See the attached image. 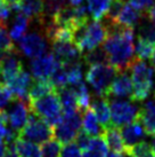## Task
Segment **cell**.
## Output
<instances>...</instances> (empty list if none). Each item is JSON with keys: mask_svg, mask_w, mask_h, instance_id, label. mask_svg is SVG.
<instances>
[{"mask_svg": "<svg viewBox=\"0 0 155 157\" xmlns=\"http://www.w3.org/2000/svg\"><path fill=\"white\" fill-rule=\"evenodd\" d=\"M31 20L23 13L16 14V16L14 18L10 30H9V36L14 40H20L26 35V31L30 26Z\"/></svg>", "mask_w": 155, "mask_h": 157, "instance_id": "cb8c5ba5", "label": "cell"}, {"mask_svg": "<svg viewBox=\"0 0 155 157\" xmlns=\"http://www.w3.org/2000/svg\"><path fill=\"white\" fill-rule=\"evenodd\" d=\"M29 105L25 102L15 99L10 109L6 111L8 117V124L12 130L17 134H20V132L24 128L29 121Z\"/></svg>", "mask_w": 155, "mask_h": 157, "instance_id": "7c38bea8", "label": "cell"}, {"mask_svg": "<svg viewBox=\"0 0 155 157\" xmlns=\"http://www.w3.org/2000/svg\"><path fill=\"white\" fill-rule=\"evenodd\" d=\"M16 51L13 39L6 30V26L0 25V55Z\"/></svg>", "mask_w": 155, "mask_h": 157, "instance_id": "8d00e7d4", "label": "cell"}, {"mask_svg": "<svg viewBox=\"0 0 155 157\" xmlns=\"http://www.w3.org/2000/svg\"><path fill=\"white\" fill-rule=\"evenodd\" d=\"M0 68H1L0 77L5 85H8L23 70V62L18 56L17 49L0 55Z\"/></svg>", "mask_w": 155, "mask_h": 157, "instance_id": "9c48e42d", "label": "cell"}, {"mask_svg": "<svg viewBox=\"0 0 155 157\" xmlns=\"http://www.w3.org/2000/svg\"><path fill=\"white\" fill-rule=\"evenodd\" d=\"M52 131H54V138L55 140H57L60 144H73V141H75L77 139L78 133L81 131L77 130L75 127H73L71 124H69L65 121L62 122L56 125L55 127H52Z\"/></svg>", "mask_w": 155, "mask_h": 157, "instance_id": "ac0fdd59", "label": "cell"}, {"mask_svg": "<svg viewBox=\"0 0 155 157\" xmlns=\"http://www.w3.org/2000/svg\"><path fill=\"white\" fill-rule=\"evenodd\" d=\"M49 82L52 84L55 90H60V88H65L67 87L69 85V82H67V72H66V69L65 67L59 63L58 67H57L55 71L52 74L50 78H49Z\"/></svg>", "mask_w": 155, "mask_h": 157, "instance_id": "d6a6232c", "label": "cell"}, {"mask_svg": "<svg viewBox=\"0 0 155 157\" xmlns=\"http://www.w3.org/2000/svg\"><path fill=\"white\" fill-rule=\"evenodd\" d=\"M90 109L94 111L98 122L102 124L104 128L111 125V109L108 100L104 98H96L91 101Z\"/></svg>", "mask_w": 155, "mask_h": 157, "instance_id": "d6986e66", "label": "cell"}, {"mask_svg": "<svg viewBox=\"0 0 155 157\" xmlns=\"http://www.w3.org/2000/svg\"><path fill=\"white\" fill-rule=\"evenodd\" d=\"M106 157H123V155L122 154H115V153H111L108 154Z\"/></svg>", "mask_w": 155, "mask_h": 157, "instance_id": "f907efd6", "label": "cell"}, {"mask_svg": "<svg viewBox=\"0 0 155 157\" xmlns=\"http://www.w3.org/2000/svg\"><path fill=\"white\" fill-rule=\"evenodd\" d=\"M60 62L54 56V54H45L37 57L31 62V72L37 80H49L52 74L55 71Z\"/></svg>", "mask_w": 155, "mask_h": 157, "instance_id": "30bf717a", "label": "cell"}, {"mask_svg": "<svg viewBox=\"0 0 155 157\" xmlns=\"http://www.w3.org/2000/svg\"><path fill=\"white\" fill-rule=\"evenodd\" d=\"M147 135H155V99L147 100L139 109L138 118Z\"/></svg>", "mask_w": 155, "mask_h": 157, "instance_id": "2e32d148", "label": "cell"}, {"mask_svg": "<svg viewBox=\"0 0 155 157\" xmlns=\"http://www.w3.org/2000/svg\"><path fill=\"white\" fill-rule=\"evenodd\" d=\"M4 157H21L18 155V153L16 151V149L14 146H10V147H7L6 148V153H5Z\"/></svg>", "mask_w": 155, "mask_h": 157, "instance_id": "f6af8a7d", "label": "cell"}, {"mask_svg": "<svg viewBox=\"0 0 155 157\" xmlns=\"http://www.w3.org/2000/svg\"><path fill=\"white\" fill-rule=\"evenodd\" d=\"M151 62H152V66H153V68L155 69V52L151 57Z\"/></svg>", "mask_w": 155, "mask_h": 157, "instance_id": "f5cc1de1", "label": "cell"}, {"mask_svg": "<svg viewBox=\"0 0 155 157\" xmlns=\"http://www.w3.org/2000/svg\"><path fill=\"white\" fill-rule=\"evenodd\" d=\"M54 91H56V90L54 88L49 80H37L32 84V86L29 90V100L30 102L35 101Z\"/></svg>", "mask_w": 155, "mask_h": 157, "instance_id": "f1b7e54d", "label": "cell"}, {"mask_svg": "<svg viewBox=\"0 0 155 157\" xmlns=\"http://www.w3.org/2000/svg\"><path fill=\"white\" fill-rule=\"evenodd\" d=\"M152 148L155 153V135H153V139H152Z\"/></svg>", "mask_w": 155, "mask_h": 157, "instance_id": "db71d44e", "label": "cell"}, {"mask_svg": "<svg viewBox=\"0 0 155 157\" xmlns=\"http://www.w3.org/2000/svg\"><path fill=\"white\" fill-rule=\"evenodd\" d=\"M111 125L116 128L129 125L138 118L139 109L137 105L125 100H111Z\"/></svg>", "mask_w": 155, "mask_h": 157, "instance_id": "8992f818", "label": "cell"}, {"mask_svg": "<svg viewBox=\"0 0 155 157\" xmlns=\"http://www.w3.org/2000/svg\"><path fill=\"white\" fill-rule=\"evenodd\" d=\"M60 157H82L81 149L75 144H69L64 146L60 151Z\"/></svg>", "mask_w": 155, "mask_h": 157, "instance_id": "b9f144b4", "label": "cell"}, {"mask_svg": "<svg viewBox=\"0 0 155 157\" xmlns=\"http://www.w3.org/2000/svg\"><path fill=\"white\" fill-rule=\"evenodd\" d=\"M91 142V138L89 135L85 133V132L80 131L77 135V139H75V144H77L79 148L83 150V151H87L89 149V146H90Z\"/></svg>", "mask_w": 155, "mask_h": 157, "instance_id": "ee69618b", "label": "cell"}, {"mask_svg": "<svg viewBox=\"0 0 155 157\" xmlns=\"http://www.w3.org/2000/svg\"><path fill=\"white\" fill-rule=\"evenodd\" d=\"M71 6H73V7H78V6H80L82 5V2L85 1V0H69Z\"/></svg>", "mask_w": 155, "mask_h": 157, "instance_id": "c3c4849f", "label": "cell"}, {"mask_svg": "<svg viewBox=\"0 0 155 157\" xmlns=\"http://www.w3.org/2000/svg\"><path fill=\"white\" fill-rule=\"evenodd\" d=\"M56 92L58 94V98H59L63 113H72L79 111L77 98H75V95H74V93L72 92L71 88H60V90H56Z\"/></svg>", "mask_w": 155, "mask_h": 157, "instance_id": "d4e9b609", "label": "cell"}, {"mask_svg": "<svg viewBox=\"0 0 155 157\" xmlns=\"http://www.w3.org/2000/svg\"><path fill=\"white\" fill-rule=\"evenodd\" d=\"M120 132L122 140H123V144H124L125 151L131 147H134L135 144L142 142V139L147 135L144 127H142V123L138 119H136L135 122H132L129 125L121 127Z\"/></svg>", "mask_w": 155, "mask_h": 157, "instance_id": "9a60e30c", "label": "cell"}, {"mask_svg": "<svg viewBox=\"0 0 155 157\" xmlns=\"http://www.w3.org/2000/svg\"><path fill=\"white\" fill-rule=\"evenodd\" d=\"M0 75H1V68H0Z\"/></svg>", "mask_w": 155, "mask_h": 157, "instance_id": "11a10c76", "label": "cell"}, {"mask_svg": "<svg viewBox=\"0 0 155 157\" xmlns=\"http://www.w3.org/2000/svg\"><path fill=\"white\" fill-rule=\"evenodd\" d=\"M112 0H87V8L89 12V15L95 21H99L105 17L107 13L110 4Z\"/></svg>", "mask_w": 155, "mask_h": 157, "instance_id": "83f0119b", "label": "cell"}, {"mask_svg": "<svg viewBox=\"0 0 155 157\" xmlns=\"http://www.w3.org/2000/svg\"><path fill=\"white\" fill-rule=\"evenodd\" d=\"M14 147L21 157H42L41 155V148L38 144L25 141V140L17 138Z\"/></svg>", "mask_w": 155, "mask_h": 157, "instance_id": "4316f807", "label": "cell"}, {"mask_svg": "<svg viewBox=\"0 0 155 157\" xmlns=\"http://www.w3.org/2000/svg\"><path fill=\"white\" fill-rule=\"evenodd\" d=\"M103 138L106 144H107V148L111 149L112 153H125V147L124 144H123V140H122V136H121L120 128H116V127L110 125L108 127L105 128Z\"/></svg>", "mask_w": 155, "mask_h": 157, "instance_id": "ffe728a7", "label": "cell"}, {"mask_svg": "<svg viewBox=\"0 0 155 157\" xmlns=\"http://www.w3.org/2000/svg\"><path fill=\"white\" fill-rule=\"evenodd\" d=\"M89 151L100 155L103 157H106L108 155V148L107 144L105 142L103 136H97V138H91V142L89 146Z\"/></svg>", "mask_w": 155, "mask_h": 157, "instance_id": "f35d334b", "label": "cell"}, {"mask_svg": "<svg viewBox=\"0 0 155 157\" xmlns=\"http://www.w3.org/2000/svg\"><path fill=\"white\" fill-rule=\"evenodd\" d=\"M131 80L134 93L131 100L134 102H142L146 100L154 87V71L145 62L136 61L131 67Z\"/></svg>", "mask_w": 155, "mask_h": 157, "instance_id": "3957f363", "label": "cell"}, {"mask_svg": "<svg viewBox=\"0 0 155 157\" xmlns=\"http://www.w3.org/2000/svg\"><path fill=\"white\" fill-rule=\"evenodd\" d=\"M52 22L58 28L73 30L75 26V8L73 6H64L52 17Z\"/></svg>", "mask_w": 155, "mask_h": 157, "instance_id": "7402d4cb", "label": "cell"}, {"mask_svg": "<svg viewBox=\"0 0 155 157\" xmlns=\"http://www.w3.org/2000/svg\"><path fill=\"white\" fill-rule=\"evenodd\" d=\"M52 54L63 66H70L80 62L82 57L81 52L72 41L67 43H52Z\"/></svg>", "mask_w": 155, "mask_h": 157, "instance_id": "8fae6325", "label": "cell"}, {"mask_svg": "<svg viewBox=\"0 0 155 157\" xmlns=\"http://www.w3.org/2000/svg\"><path fill=\"white\" fill-rule=\"evenodd\" d=\"M82 157H103V156H100V155H97V154L92 153V151L87 150V151H85V154L82 155Z\"/></svg>", "mask_w": 155, "mask_h": 157, "instance_id": "7dc6e473", "label": "cell"}, {"mask_svg": "<svg viewBox=\"0 0 155 157\" xmlns=\"http://www.w3.org/2000/svg\"><path fill=\"white\" fill-rule=\"evenodd\" d=\"M82 131L87 133L89 136L97 138V136H103L105 128L102 126V124L98 122L94 111L89 108L83 113L82 116Z\"/></svg>", "mask_w": 155, "mask_h": 157, "instance_id": "e0dca14e", "label": "cell"}, {"mask_svg": "<svg viewBox=\"0 0 155 157\" xmlns=\"http://www.w3.org/2000/svg\"><path fill=\"white\" fill-rule=\"evenodd\" d=\"M106 38H107V29L105 24L99 21H94L88 23L85 36L80 41V44L77 45V47L81 52V54H83L99 47L100 44L105 43Z\"/></svg>", "mask_w": 155, "mask_h": 157, "instance_id": "52a82bcc", "label": "cell"}, {"mask_svg": "<svg viewBox=\"0 0 155 157\" xmlns=\"http://www.w3.org/2000/svg\"><path fill=\"white\" fill-rule=\"evenodd\" d=\"M124 0H112L106 15H105V20H106V24H111V23H116L117 18L120 16L122 9L124 7Z\"/></svg>", "mask_w": 155, "mask_h": 157, "instance_id": "e575fe53", "label": "cell"}, {"mask_svg": "<svg viewBox=\"0 0 155 157\" xmlns=\"http://www.w3.org/2000/svg\"><path fill=\"white\" fill-rule=\"evenodd\" d=\"M63 1H64V0H63Z\"/></svg>", "mask_w": 155, "mask_h": 157, "instance_id": "9f6ffc18", "label": "cell"}, {"mask_svg": "<svg viewBox=\"0 0 155 157\" xmlns=\"http://www.w3.org/2000/svg\"><path fill=\"white\" fill-rule=\"evenodd\" d=\"M5 153H6V146L4 142H0V157H4Z\"/></svg>", "mask_w": 155, "mask_h": 157, "instance_id": "681fc988", "label": "cell"}, {"mask_svg": "<svg viewBox=\"0 0 155 157\" xmlns=\"http://www.w3.org/2000/svg\"><path fill=\"white\" fill-rule=\"evenodd\" d=\"M82 60L88 66H97V64H106L108 63L107 54L103 47H97L92 51H89L82 54Z\"/></svg>", "mask_w": 155, "mask_h": 157, "instance_id": "f546056e", "label": "cell"}, {"mask_svg": "<svg viewBox=\"0 0 155 157\" xmlns=\"http://www.w3.org/2000/svg\"><path fill=\"white\" fill-rule=\"evenodd\" d=\"M142 16H144L142 13H140L136 8H134L130 4H125L116 23L122 26H125V28L134 29L136 26L138 28Z\"/></svg>", "mask_w": 155, "mask_h": 157, "instance_id": "44dd1931", "label": "cell"}, {"mask_svg": "<svg viewBox=\"0 0 155 157\" xmlns=\"http://www.w3.org/2000/svg\"><path fill=\"white\" fill-rule=\"evenodd\" d=\"M147 17L151 20V22H153L155 24V0H154V4L152 6L150 10L147 12Z\"/></svg>", "mask_w": 155, "mask_h": 157, "instance_id": "bcb514c9", "label": "cell"}, {"mask_svg": "<svg viewBox=\"0 0 155 157\" xmlns=\"http://www.w3.org/2000/svg\"><path fill=\"white\" fill-rule=\"evenodd\" d=\"M70 88L72 90V92L77 98L78 107H79L80 113H85L87 109H89L91 105V95L86 84L82 82L75 86H71Z\"/></svg>", "mask_w": 155, "mask_h": 157, "instance_id": "484cf974", "label": "cell"}, {"mask_svg": "<svg viewBox=\"0 0 155 157\" xmlns=\"http://www.w3.org/2000/svg\"><path fill=\"white\" fill-rule=\"evenodd\" d=\"M134 8H136L137 10H139L140 13L146 14L150 8H151L153 4H154V0H130L129 2Z\"/></svg>", "mask_w": 155, "mask_h": 157, "instance_id": "7bdbcfd3", "label": "cell"}, {"mask_svg": "<svg viewBox=\"0 0 155 157\" xmlns=\"http://www.w3.org/2000/svg\"><path fill=\"white\" fill-rule=\"evenodd\" d=\"M52 136H54L52 127L32 113L29 116L26 125L18 134V138L35 144H43L45 142L52 140Z\"/></svg>", "mask_w": 155, "mask_h": 157, "instance_id": "5b68a950", "label": "cell"}, {"mask_svg": "<svg viewBox=\"0 0 155 157\" xmlns=\"http://www.w3.org/2000/svg\"><path fill=\"white\" fill-rule=\"evenodd\" d=\"M12 5L7 0H0V25H6L12 15Z\"/></svg>", "mask_w": 155, "mask_h": 157, "instance_id": "60d3db41", "label": "cell"}, {"mask_svg": "<svg viewBox=\"0 0 155 157\" xmlns=\"http://www.w3.org/2000/svg\"><path fill=\"white\" fill-rule=\"evenodd\" d=\"M62 151V146L55 139H52L45 142L41 147V155L42 157H59Z\"/></svg>", "mask_w": 155, "mask_h": 157, "instance_id": "74e56055", "label": "cell"}, {"mask_svg": "<svg viewBox=\"0 0 155 157\" xmlns=\"http://www.w3.org/2000/svg\"><path fill=\"white\" fill-rule=\"evenodd\" d=\"M107 38L103 48L107 54L108 63L117 71L124 72L131 69L136 61L134 47V29L117 23L106 24Z\"/></svg>", "mask_w": 155, "mask_h": 157, "instance_id": "6da1fadb", "label": "cell"}, {"mask_svg": "<svg viewBox=\"0 0 155 157\" xmlns=\"http://www.w3.org/2000/svg\"><path fill=\"white\" fill-rule=\"evenodd\" d=\"M15 100L13 93L5 84H0V111H5V108Z\"/></svg>", "mask_w": 155, "mask_h": 157, "instance_id": "ab89813d", "label": "cell"}, {"mask_svg": "<svg viewBox=\"0 0 155 157\" xmlns=\"http://www.w3.org/2000/svg\"><path fill=\"white\" fill-rule=\"evenodd\" d=\"M18 47L25 56L34 60L45 55V53L47 52L48 44L46 38L39 31H33L31 33H26L18 41Z\"/></svg>", "mask_w": 155, "mask_h": 157, "instance_id": "ba28073f", "label": "cell"}, {"mask_svg": "<svg viewBox=\"0 0 155 157\" xmlns=\"http://www.w3.org/2000/svg\"><path fill=\"white\" fill-rule=\"evenodd\" d=\"M138 38L155 45V24L151 22L146 14H144L142 21L138 25Z\"/></svg>", "mask_w": 155, "mask_h": 157, "instance_id": "4dcf8cb0", "label": "cell"}, {"mask_svg": "<svg viewBox=\"0 0 155 157\" xmlns=\"http://www.w3.org/2000/svg\"><path fill=\"white\" fill-rule=\"evenodd\" d=\"M116 71L110 63L106 64H97V66L89 67L87 71V82L90 84L92 90L95 91L98 98H107V92L110 86L112 85L115 78Z\"/></svg>", "mask_w": 155, "mask_h": 157, "instance_id": "277c9868", "label": "cell"}, {"mask_svg": "<svg viewBox=\"0 0 155 157\" xmlns=\"http://www.w3.org/2000/svg\"><path fill=\"white\" fill-rule=\"evenodd\" d=\"M127 155L130 157H155V153L152 146L146 141H142L139 144H135L125 151Z\"/></svg>", "mask_w": 155, "mask_h": 157, "instance_id": "836d02e7", "label": "cell"}, {"mask_svg": "<svg viewBox=\"0 0 155 157\" xmlns=\"http://www.w3.org/2000/svg\"><path fill=\"white\" fill-rule=\"evenodd\" d=\"M7 1H8L9 4L12 5V6H13V5H17V4H21V1H22V0H7Z\"/></svg>", "mask_w": 155, "mask_h": 157, "instance_id": "816d5d0a", "label": "cell"}, {"mask_svg": "<svg viewBox=\"0 0 155 157\" xmlns=\"http://www.w3.org/2000/svg\"><path fill=\"white\" fill-rule=\"evenodd\" d=\"M43 5L45 0H22L21 13L26 15L30 20L41 21L43 15Z\"/></svg>", "mask_w": 155, "mask_h": 157, "instance_id": "603a6c76", "label": "cell"}, {"mask_svg": "<svg viewBox=\"0 0 155 157\" xmlns=\"http://www.w3.org/2000/svg\"><path fill=\"white\" fill-rule=\"evenodd\" d=\"M65 69H66V72H67V82H69L70 86H75V85L83 82V80H82L81 62H78V63H73V64L66 66Z\"/></svg>", "mask_w": 155, "mask_h": 157, "instance_id": "d590c367", "label": "cell"}, {"mask_svg": "<svg viewBox=\"0 0 155 157\" xmlns=\"http://www.w3.org/2000/svg\"><path fill=\"white\" fill-rule=\"evenodd\" d=\"M132 93H134V86H132V80H131L129 74L127 71L117 72L112 85L110 86V90L107 92V98L108 96H116V98H128L129 96L131 99Z\"/></svg>", "mask_w": 155, "mask_h": 157, "instance_id": "5bb4252c", "label": "cell"}, {"mask_svg": "<svg viewBox=\"0 0 155 157\" xmlns=\"http://www.w3.org/2000/svg\"><path fill=\"white\" fill-rule=\"evenodd\" d=\"M32 76L30 72H27L26 70H22L21 72L15 77V78L7 85L9 90L12 91L14 98L16 100H21L25 102L29 105L30 100H29V90L32 86Z\"/></svg>", "mask_w": 155, "mask_h": 157, "instance_id": "4fadbf2b", "label": "cell"}, {"mask_svg": "<svg viewBox=\"0 0 155 157\" xmlns=\"http://www.w3.org/2000/svg\"><path fill=\"white\" fill-rule=\"evenodd\" d=\"M155 52V45L146 41L144 39L138 38L136 41V46H135V57L138 61H146L150 60L152 55Z\"/></svg>", "mask_w": 155, "mask_h": 157, "instance_id": "1f68e13d", "label": "cell"}, {"mask_svg": "<svg viewBox=\"0 0 155 157\" xmlns=\"http://www.w3.org/2000/svg\"><path fill=\"white\" fill-rule=\"evenodd\" d=\"M29 109L35 116L40 117L52 127H55L63 121V109L56 91L49 93L43 98L29 103Z\"/></svg>", "mask_w": 155, "mask_h": 157, "instance_id": "7a4b0ae2", "label": "cell"}]
</instances>
